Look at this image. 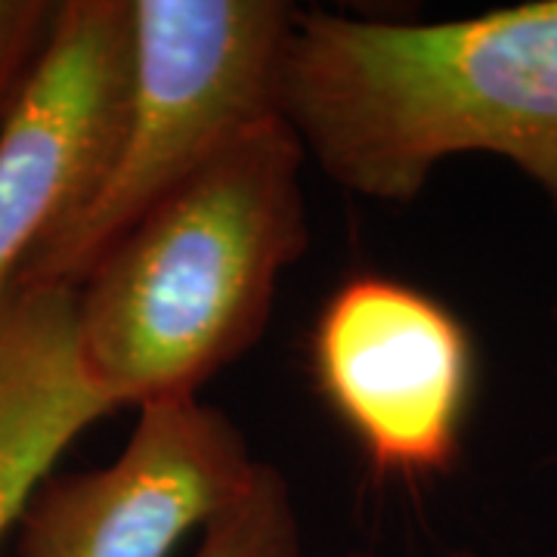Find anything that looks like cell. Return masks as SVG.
I'll use <instances>...</instances> for the list:
<instances>
[{"label":"cell","instance_id":"obj_6","mask_svg":"<svg viewBox=\"0 0 557 557\" xmlns=\"http://www.w3.org/2000/svg\"><path fill=\"white\" fill-rule=\"evenodd\" d=\"M131 57V0H62L44 60L0 131V313L28 258L106 174Z\"/></svg>","mask_w":557,"mask_h":557},{"label":"cell","instance_id":"obj_1","mask_svg":"<svg viewBox=\"0 0 557 557\" xmlns=\"http://www.w3.org/2000/svg\"><path fill=\"white\" fill-rule=\"evenodd\" d=\"M278 115L362 199L412 201L446 159L490 152L557 214V0L446 22L298 10Z\"/></svg>","mask_w":557,"mask_h":557},{"label":"cell","instance_id":"obj_2","mask_svg":"<svg viewBox=\"0 0 557 557\" xmlns=\"http://www.w3.org/2000/svg\"><path fill=\"white\" fill-rule=\"evenodd\" d=\"M304 161L282 115L258 121L94 263L75 344L115 409L199 397L263 338L278 278L310 248Z\"/></svg>","mask_w":557,"mask_h":557},{"label":"cell","instance_id":"obj_10","mask_svg":"<svg viewBox=\"0 0 557 557\" xmlns=\"http://www.w3.org/2000/svg\"><path fill=\"white\" fill-rule=\"evenodd\" d=\"M446 557H486V555H480V552H474V548H458V552H449Z\"/></svg>","mask_w":557,"mask_h":557},{"label":"cell","instance_id":"obj_3","mask_svg":"<svg viewBox=\"0 0 557 557\" xmlns=\"http://www.w3.org/2000/svg\"><path fill=\"white\" fill-rule=\"evenodd\" d=\"M131 87L115 152L90 199L22 267L13 295L35 285L78 288L156 201L242 131L278 115L295 3L131 0Z\"/></svg>","mask_w":557,"mask_h":557},{"label":"cell","instance_id":"obj_9","mask_svg":"<svg viewBox=\"0 0 557 557\" xmlns=\"http://www.w3.org/2000/svg\"><path fill=\"white\" fill-rule=\"evenodd\" d=\"M62 3L0 0V131L44 60Z\"/></svg>","mask_w":557,"mask_h":557},{"label":"cell","instance_id":"obj_4","mask_svg":"<svg viewBox=\"0 0 557 557\" xmlns=\"http://www.w3.org/2000/svg\"><path fill=\"white\" fill-rule=\"evenodd\" d=\"M478 357L461 319L409 282L354 276L319 310L310 375L379 474L453 468Z\"/></svg>","mask_w":557,"mask_h":557},{"label":"cell","instance_id":"obj_8","mask_svg":"<svg viewBox=\"0 0 557 557\" xmlns=\"http://www.w3.org/2000/svg\"><path fill=\"white\" fill-rule=\"evenodd\" d=\"M196 557H304L295 493L276 465L260 461L248 493L205 527Z\"/></svg>","mask_w":557,"mask_h":557},{"label":"cell","instance_id":"obj_5","mask_svg":"<svg viewBox=\"0 0 557 557\" xmlns=\"http://www.w3.org/2000/svg\"><path fill=\"white\" fill-rule=\"evenodd\" d=\"M258 465L218 406L146 403L112 465L40 480L16 520L20 557H168L248 493Z\"/></svg>","mask_w":557,"mask_h":557},{"label":"cell","instance_id":"obj_11","mask_svg":"<svg viewBox=\"0 0 557 557\" xmlns=\"http://www.w3.org/2000/svg\"><path fill=\"white\" fill-rule=\"evenodd\" d=\"M347 557H372V555H366V552H350Z\"/></svg>","mask_w":557,"mask_h":557},{"label":"cell","instance_id":"obj_7","mask_svg":"<svg viewBox=\"0 0 557 557\" xmlns=\"http://www.w3.org/2000/svg\"><path fill=\"white\" fill-rule=\"evenodd\" d=\"M84 428L78 397L53 372L0 354V539Z\"/></svg>","mask_w":557,"mask_h":557}]
</instances>
